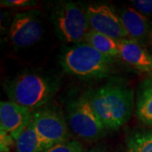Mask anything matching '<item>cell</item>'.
<instances>
[{"mask_svg":"<svg viewBox=\"0 0 152 152\" xmlns=\"http://www.w3.org/2000/svg\"><path fill=\"white\" fill-rule=\"evenodd\" d=\"M88 96L106 129L117 130L130 120L136 99L134 90L124 83L110 81Z\"/></svg>","mask_w":152,"mask_h":152,"instance_id":"cell-1","label":"cell"},{"mask_svg":"<svg viewBox=\"0 0 152 152\" xmlns=\"http://www.w3.org/2000/svg\"><path fill=\"white\" fill-rule=\"evenodd\" d=\"M58 88V79L36 71L22 72L4 85L9 101L31 111L44 107Z\"/></svg>","mask_w":152,"mask_h":152,"instance_id":"cell-2","label":"cell"},{"mask_svg":"<svg viewBox=\"0 0 152 152\" xmlns=\"http://www.w3.org/2000/svg\"><path fill=\"white\" fill-rule=\"evenodd\" d=\"M59 63L66 74L81 80H100L113 71V58L102 54L86 42L65 46Z\"/></svg>","mask_w":152,"mask_h":152,"instance_id":"cell-3","label":"cell"},{"mask_svg":"<svg viewBox=\"0 0 152 152\" xmlns=\"http://www.w3.org/2000/svg\"><path fill=\"white\" fill-rule=\"evenodd\" d=\"M56 36L65 43L84 42L91 31L86 11L73 1H59L51 11Z\"/></svg>","mask_w":152,"mask_h":152,"instance_id":"cell-4","label":"cell"},{"mask_svg":"<svg viewBox=\"0 0 152 152\" xmlns=\"http://www.w3.org/2000/svg\"><path fill=\"white\" fill-rule=\"evenodd\" d=\"M67 122L77 137L95 141L102 137L106 128L93 109L88 92L72 100L67 107Z\"/></svg>","mask_w":152,"mask_h":152,"instance_id":"cell-5","label":"cell"},{"mask_svg":"<svg viewBox=\"0 0 152 152\" xmlns=\"http://www.w3.org/2000/svg\"><path fill=\"white\" fill-rule=\"evenodd\" d=\"M31 122L47 149L70 140L69 126L64 116L58 109L42 107L34 110Z\"/></svg>","mask_w":152,"mask_h":152,"instance_id":"cell-6","label":"cell"},{"mask_svg":"<svg viewBox=\"0 0 152 152\" xmlns=\"http://www.w3.org/2000/svg\"><path fill=\"white\" fill-rule=\"evenodd\" d=\"M43 34L41 14L37 10L18 12L10 26L9 37L16 48H26L38 42Z\"/></svg>","mask_w":152,"mask_h":152,"instance_id":"cell-7","label":"cell"},{"mask_svg":"<svg viewBox=\"0 0 152 152\" xmlns=\"http://www.w3.org/2000/svg\"><path fill=\"white\" fill-rule=\"evenodd\" d=\"M91 30L115 40L129 39L119 15L106 4H91L86 9Z\"/></svg>","mask_w":152,"mask_h":152,"instance_id":"cell-8","label":"cell"},{"mask_svg":"<svg viewBox=\"0 0 152 152\" xmlns=\"http://www.w3.org/2000/svg\"><path fill=\"white\" fill-rule=\"evenodd\" d=\"M32 111L11 101L0 102V129L6 131L16 140L30 124Z\"/></svg>","mask_w":152,"mask_h":152,"instance_id":"cell-9","label":"cell"},{"mask_svg":"<svg viewBox=\"0 0 152 152\" xmlns=\"http://www.w3.org/2000/svg\"><path fill=\"white\" fill-rule=\"evenodd\" d=\"M119 58L137 70L152 73V53L130 39L119 40Z\"/></svg>","mask_w":152,"mask_h":152,"instance_id":"cell-10","label":"cell"},{"mask_svg":"<svg viewBox=\"0 0 152 152\" xmlns=\"http://www.w3.org/2000/svg\"><path fill=\"white\" fill-rule=\"evenodd\" d=\"M119 17L129 39L140 43L145 38L150 28V23L146 16L135 9L124 8L120 10Z\"/></svg>","mask_w":152,"mask_h":152,"instance_id":"cell-11","label":"cell"},{"mask_svg":"<svg viewBox=\"0 0 152 152\" xmlns=\"http://www.w3.org/2000/svg\"><path fill=\"white\" fill-rule=\"evenodd\" d=\"M135 113L141 123L152 127V77L144 80L138 87Z\"/></svg>","mask_w":152,"mask_h":152,"instance_id":"cell-12","label":"cell"},{"mask_svg":"<svg viewBox=\"0 0 152 152\" xmlns=\"http://www.w3.org/2000/svg\"><path fill=\"white\" fill-rule=\"evenodd\" d=\"M85 42L108 57L117 58L120 56L119 42L106 35L91 30L86 37Z\"/></svg>","mask_w":152,"mask_h":152,"instance_id":"cell-13","label":"cell"},{"mask_svg":"<svg viewBox=\"0 0 152 152\" xmlns=\"http://www.w3.org/2000/svg\"><path fill=\"white\" fill-rule=\"evenodd\" d=\"M16 152H42L47 149L31 121L15 140Z\"/></svg>","mask_w":152,"mask_h":152,"instance_id":"cell-14","label":"cell"},{"mask_svg":"<svg viewBox=\"0 0 152 152\" xmlns=\"http://www.w3.org/2000/svg\"><path fill=\"white\" fill-rule=\"evenodd\" d=\"M127 152H152V130L131 131L126 137Z\"/></svg>","mask_w":152,"mask_h":152,"instance_id":"cell-15","label":"cell"},{"mask_svg":"<svg viewBox=\"0 0 152 152\" xmlns=\"http://www.w3.org/2000/svg\"><path fill=\"white\" fill-rule=\"evenodd\" d=\"M42 152H83V145L76 140H70L49 147Z\"/></svg>","mask_w":152,"mask_h":152,"instance_id":"cell-16","label":"cell"},{"mask_svg":"<svg viewBox=\"0 0 152 152\" xmlns=\"http://www.w3.org/2000/svg\"><path fill=\"white\" fill-rule=\"evenodd\" d=\"M132 4L143 15L147 16L152 15V0H133Z\"/></svg>","mask_w":152,"mask_h":152,"instance_id":"cell-17","label":"cell"},{"mask_svg":"<svg viewBox=\"0 0 152 152\" xmlns=\"http://www.w3.org/2000/svg\"><path fill=\"white\" fill-rule=\"evenodd\" d=\"M0 4L2 7L8 8H26L33 7L37 4L36 1L32 0H1Z\"/></svg>","mask_w":152,"mask_h":152,"instance_id":"cell-18","label":"cell"},{"mask_svg":"<svg viewBox=\"0 0 152 152\" xmlns=\"http://www.w3.org/2000/svg\"><path fill=\"white\" fill-rule=\"evenodd\" d=\"M14 138L6 131L0 129V151L10 152L14 144Z\"/></svg>","mask_w":152,"mask_h":152,"instance_id":"cell-19","label":"cell"},{"mask_svg":"<svg viewBox=\"0 0 152 152\" xmlns=\"http://www.w3.org/2000/svg\"><path fill=\"white\" fill-rule=\"evenodd\" d=\"M89 152H105L102 149H93V150H91Z\"/></svg>","mask_w":152,"mask_h":152,"instance_id":"cell-20","label":"cell"},{"mask_svg":"<svg viewBox=\"0 0 152 152\" xmlns=\"http://www.w3.org/2000/svg\"><path fill=\"white\" fill-rule=\"evenodd\" d=\"M151 43H152V34H151Z\"/></svg>","mask_w":152,"mask_h":152,"instance_id":"cell-21","label":"cell"},{"mask_svg":"<svg viewBox=\"0 0 152 152\" xmlns=\"http://www.w3.org/2000/svg\"></svg>","mask_w":152,"mask_h":152,"instance_id":"cell-22","label":"cell"}]
</instances>
